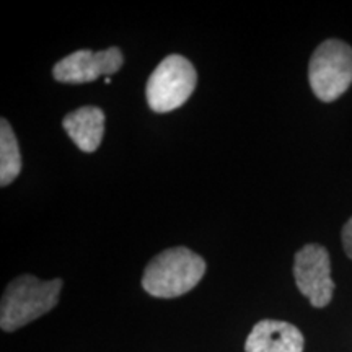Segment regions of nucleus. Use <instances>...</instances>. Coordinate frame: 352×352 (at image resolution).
<instances>
[{
	"label": "nucleus",
	"instance_id": "f257e3e1",
	"mask_svg": "<svg viewBox=\"0 0 352 352\" xmlns=\"http://www.w3.org/2000/svg\"><path fill=\"white\" fill-rule=\"evenodd\" d=\"M206 274V261L184 246L158 253L145 267L142 287L157 298L182 297L199 284Z\"/></svg>",
	"mask_w": 352,
	"mask_h": 352
},
{
	"label": "nucleus",
	"instance_id": "f03ea898",
	"mask_svg": "<svg viewBox=\"0 0 352 352\" xmlns=\"http://www.w3.org/2000/svg\"><path fill=\"white\" fill-rule=\"evenodd\" d=\"M63 280H41L23 274L7 285L0 305V327L12 333L46 315L59 302Z\"/></svg>",
	"mask_w": 352,
	"mask_h": 352
},
{
	"label": "nucleus",
	"instance_id": "7ed1b4c3",
	"mask_svg": "<svg viewBox=\"0 0 352 352\" xmlns=\"http://www.w3.org/2000/svg\"><path fill=\"white\" fill-rule=\"evenodd\" d=\"M310 87L321 101H334L352 83V47L340 39H328L316 47L308 65Z\"/></svg>",
	"mask_w": 352,
	"mask_h": 352
},
{
	"label": "nucleus",
	"instance_id": "20e7f679",
	"mask_svg": "<svg viewBox=\"0 0 352 352\" xmlns=\"http://www.w3.org/2000/svg\"><path fill=\"white\" fill-rule=\"evenodd\" d=\"M196 83V69L186 57L166 56L148 77L145 88L148 107L155 113L175 111L189 100Z\"/></svg>",
	"mask_w": 352,
	"mask_h": 352
},
{
	"label": "nucleus",
	"instance_id": "39448f33",
	"mask_svg": "<svg viewBox=\"0 0 352 352\" xmlns=\"http://www.w3.org/2000/svg\"><path fill=\"white\" fill-rule=\"evenodd\" d=\"M294 277L302 296L315 308H323L331 302L334 283L331 261L324 246L308 243L298 250L294 261Z\"/></svg>",
	"mask_w": 352,
	"mask_h": 352
},
{
	"label": "nucleus",
	"instance_id": "423d86ee",
	"mask_svg": "<svg viewBox=\"0 0 352 352\" xmlns=\"http://www.w3.org/2000/svg\"><path fill=\"white\" fill-rule=\"evenodd\" d=\"M124 57L118 47L104 51L80 50L72 52L54 65V78L63 83H88L100 77H111L121 69Z\"/></svg>",
	"mask_w": 352,
	"mask_h": 352
},
{
	"label": "nucleus",
	"instance_id": "0eeeda50",
	"mask_svg": "<svg viewBox=\"0 0 352 352\" xmlns=\"http://www.w3.org/2000/svg\"><path fill=\"white\" fill-rule=\"evenodd\" d=\"M303 334L287 321L263 320L254 324L245 342V352H303Z\"/></svg>",
	"mask_w": 352,
	"mask_h": 352
},
{
	"label": "nucleus",
	"instance_id": "6e6552de",
	"mask_svg": "<svg viewBox=\"0 0 352 352\" xmlns=\"http://www.w3.org/2000/svg\"><path fill=\"white\" fill-rule=\"evenodd\" d=\"M63 126L82 152L91 153L100 147L104 134V113L96 107H82L69 113Z\"/></svg>",
	"mask_w": 352,
	"mask_h": 352
},
{
	"label": "nucleus",
	"instance_id": "1a4fd4ad",
	"mask_svg": "<svg viewBox=\"0 0 352 352\" xmlns=\"http://www.w3.org/2000/svg\"><path fill=\"white\" fill-rule=\"evenodd\" d=\"M21 171L20 147L16 142L15 132L7 120L0 124V184H10Z\"/></svg>",
	"mask_w": 352,
	"mask_h": 352
},
{
	"label": "nucleus",
	"instance_id": "9d476101",
	"mask_svg": "<svg viewBox=\"0 0 352 352\" xmlns=\"http://www.w3.org/2000/svg\"><path fill=\"white\" fill-rule=\"evenodd\" d=\"M342 248H344L347 258L352 259V217L347 220L342 228Z\"/></svg>",
	"mask_w": 352,
	"mask_h": 352
}]
</instances>
